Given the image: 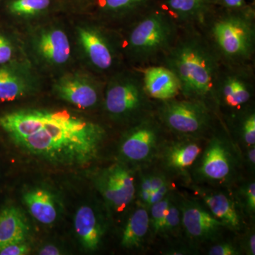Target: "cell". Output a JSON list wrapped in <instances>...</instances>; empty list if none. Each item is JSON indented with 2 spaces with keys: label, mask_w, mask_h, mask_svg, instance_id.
I'll return each mask as SVG.
<instances>
[{
  "label": "cell",
  "mask_w": 255,
  "mask_h": 255,
  "mask_svg": "<svg viewBox=\"0 0 255 255\" xmlns=\"http://www.w3.org/2000/svg\"><path fill=\"white\" fill-rule=\"evenodd\" d=\"M102 126L65 112H47L42 129L13 141L25 152L63 165H85L98 154L105 139Z\"/></svg>",
  "instance_id": "obj_1"
},
{
  "label": "cell",
  "mask_w": 255,
  "mask_h": 255,
  "mask_svg": "<svg viewBox=\"0 0 255 255\" xmlns=\"http://www.w3.org/2000/svg\"><path fill=\"white\" fill-rule=\"evenodd\" d=\"M160 65L177 77L181 97L204 102L217 114L214 90L221 63L197 26L181 27Z\"/></svg>",
  "instance_id": "obj_2"
},
{
  "label": "cell",
  "mask_w": 255,
  "mask_h": 255,
  "mask_svg": "<svg viewBox=\"0 0 255 255\" xmlns=\"http://www.w3.org/2000/svg\"><path fill=\"white\" fill-rule=\"evenodd\" d=\"M197 27L223 65L255 64V4L241 10L213 6Z\"/></svg>",
  "instance_id": "obj_3"
},
{
  "label": "cell",
  "mask_w": 255,
  "mask_h": 255,
  "mask_svg": "<svg viewBox=\"0 0 255 255\" xmlns=\"http://www.w3.org/2000/svg\"><path fill=\"white\" fill-rule=\"evenodd\" d=\"M120 33L127 67L141 70L160 65L177 41L181 26L157 5L128 25Z\"/></svg>",
  "instance_id": "obj_4"
},
{
  "label": "cell",
  "mask_w": 255,
  "mask_h": 255,
  "mask_svg": "<svg viewBox=\"0 0 255 255\" xmlns=\"http://www.w3.org/2000/svg\"><path fill=\"white\" fill-rule=\"evenodd\" d=\"M154 113L165 129L177 138L204 139L216 128L219 116L200 101L179 97L154 101Z\"/></svg>",
  "instance_id": "obj_5"
},
{
  "label": "cell",
  "mask_w": 255,
  "mask_h": 255,
  "mask_svg": "<svg viewBox=\"0 0 255 255\" xmlns=\"http://www.w3.org/2000/svg\"><path fill=\"white\" fill-rule=\"evenodd\" d=\"M104 92V108L112 119L136 123L153 113L154 101L147 96L140 71L121 69L109 77Z\"/></svg>",
  "instance_id": "obj_6"
},
{
  "label": "cell",
  "mask_w": 255,
  "mask_h": 255,
  "mask_svg": "<svg viewBox=\"0 0 255 255\" xmlns=\"http://www.w3.org/2000/svg\"><path fill=\"white\" fill-rule=\"evenodd\" d=\"M255 90V64H221L214 97L218 116L226 118L253 105Z\"/></svg>",
  "instance_id": "obj_7"
},
{
  "label": "cell",
  "mask_w": 255,
  "mask_h": 255,
  "mask_svg": "<svg viewBox=\"0 0 255 255\" xmlns=\"http://www.w3.org/2000/svg\"><path fill=\"white\" fill-rule=\"evenodd\" d=\"M98 26H85L78 28V38L87 60L96 71L114 74L119 71L124 56L120 35L115 38L113 32Z\"/></svg>",
  "instance_id": "obj_8"
},
{
  "label": "cell",
  "mask_w": 255,
  "mask_h": 255,
  "mask_svg": "<svg viewBox=\"0 0 255 255\" xmlns=\"http://www.w3.org/2000/svg\"><path fill=\"white\" fill-rule=\"evenodd\" d=\"M167 133L153 112L132 124L122 140L121 153L133 163L150 162L158 156Z\"/></svg>",
  "instance_id": "obj_9"
},
{
  "label": "cell",
  "mask_w": 255,
  "mask_h": 255,
  "mask_svg": "<svg viewBox=\"0 0 255 255\" xmlns=\"http://www.w3.org/2000/svg\"><path fill=\"white\" fill-rule=\"evenodd\" d=\"M216 129L210 135L196 173L203 182L224 184L230 182L236 172V158L228 141L217 135Z\"/></svg>",
  "instance_id": "obj_10"
},
{
  "label": "cell",
  "mask_w": 255,
  "mask_h": 255,
  "mask_svg": "<svg viewBox=\"0 0 255 255\" xmlns=\"http://www.w3.org/2000/svg\"><path fill=\"white\" fill-rule=\"evenodd\" d=\"M159 0H95L93 9L99 22L112 23L122 29L157 4Z\"/></svg>",
  "instance_id": "obj_11"
},
{
  "label": "cell",
  "mask_w": 255,
  "mask_h": 255,
  "mask_svg": "<svg viewBox=\"0 0 255 255\" xmlns=\"http://www.w3.org/2000/svg\"><path fill=\"white\" fill-rule=\"evenodd\" d=\"M99 188L105 200L119 211L130 204L136 191L131 171L122 164L106 169L99 179Z\"/></svg>",
  "instance_id": "obj_12"
},
{
  "label": "cell",
  "mask_w": 255,
  "mask_h": 255,
  "mask_svg": "<svg viewBox=\"0 0 255 255\" xmlns=\"http://www.w3.org/2000/svg\"><path fill=\"white\" fill-rule=\"evenodd\" d=\"M179 206L182 214V226L187 236L194 241L214 239L226 227L209 211L195 201L184 199Z\"/></svg>",
  "instance_id": "obj_13"
},
{
  "label": "cell",
  "mask_w": 255,
  "mask_h": 255,
  "mask_svg": "<svg viewBox=\"0 0 255 255\" xmlns=\"http://www.w3.org/2000/svg\"><path fill=\"white\" fill-rule=\"evenodd\" d=\"M55 90L60 99L82 109L96 107L102 95V85L98 82L75 75L60 79Z\"/></svg>",
  "instance_id": "obj_14"
},
{
  "label": "cell",
  "mask_w": 255,
  "mask_h": 255,
  "mask_svg": "<svg viewBox=\"0 0 255 255\" xmlns=\"http://www.w3.org/2000/svg\"><path fill=\"white\" fill-rule=\"evenodd\" d=\"M147 96L153 101H165L180 96V85L172 71L162 65L139 70Z\"/></svg>",
  "instance_id": "obj_15"
},
{
  "label": "cell",
  "mask_w": 255,
  "mask_h": 255,
  "mask_svg": "<svg viewBox=\"0 0 255 255\" xmlns=\"http://www.w3.org/2000/svg\"><path fill=\"white\" fill-rule=\"evenodd\" d=\"M202 139L178 138L159 151L164 167L176 173H184L190 168L202 152Z\"/></svg>",
  "instance_id": "obj_16"
},
{
  "label": "cell",
  "mask_w": 255,
  "mask_h": 255,
  "mask_svg": "<svg viewBox=\"0 0 255 255\" xmlns=\"http://www.w3.org/2000/svg\"><path fill=\"white\" fill-rule=\"evenodd\" d=\"M157 6L182 26H198L212 9L214 0H159Z\"/></svg>",
  "instance_id": "obj_17"
},
{
  "label": "cell",
  "mask_w": 255,
  "mask_h": 255,
  "mask_svg": "<svg viewBox=\"0 0 255 255\" xmlns=\"http://www.w3.org/2000/svg\"><path fill=\"white\" fill-rule=\"evenodd\" d=\"M47 111L25 110L0 117V127L12 140L39 131L46 122Z\"/></svg>",
  "instance_id": "obj_18"
},
{
  "label": "cell",
  "mask_w": 255,
  "mask_h": 255,
  "mask_svg": "<svg viewBox=\"0 0 255 255\" xmlns=\"http://www.w3.org/2000/svg\"><path fill=\"white\" fill-rule=\"evenodd\" d=\"M37 48L41 56L53 65H63L71 54L70 41L60 28H50L42 32L37 40Z\"/></svg>",
  "instance_id": "obj_19"
},
{
  "label": "cell",
  "mask_w": 255,
  "mask_h": 255,
  "mask_svg": "<svg viewBox=\"0 0 255 255\" xmlns=\"http://www.w3.org/2000/svg\"><path fill=\"white\" fill-rule=\"evenodd\" d=\"M199 190V195L202 198L210 212L216 219L230 229L233 231L241 230V216L238 214L235 203L229 196L222 192H207L201 191V189Z\"/></svg>",
  "instance_id": "obj_20"
},
{
  "label": "cell",
  "mask_w": 255,
  "mask_h": 255,
  "mask_svg": "<svg viewBox=\"0 0 255 255\" xmlns=\"http://www.w3.org/2000/svg\"><path fill=\"white\" fill-rule=\"evenodd\" d=\"M26 219L17 208H4L0 212V250L13 243L23 242L27 237Z\"/></svg>",
  "instance_id": "obj_21"
},
{
  "label": "cell",
  "mask_w": 255,
  "mask_h": 255,
  "mask_svg": "<svg viewBox=\"0 0 255 255\" xmlns=\"http://www.w3.org/2000/svg\"><path fill=\"white\" fill-rule=\"evenodd\" d=\"M75 229L85 249L94 251L99 248L103 231L95 211L90 206H82L77 211Z\"/></svg>",
  "instance_id": "obj_22"
},
{
  "label": "cell",
  "mask_w": 255,
  "mask_h": 255,
  "mask_svg": "<svg viewBox=\"0 0 255 255\" xmlns=\"http://www.w3.org/2000/svg\"><path fill=\"white\" fill-rule=\"evenodd\" d=\"M23 198L30 214L40 223L49 225L56 220V206L53 196L48 191L33 189L25 193Z\"/></svg>",
  "instance_id": "obj_23"
},
{
  "label": "cell",
  "mask_w": 255,
  "mask_h": 255,
  "mask_svg": "<svg viewBox=\"0 0 255 255\" xmlns=\"http://www.w3.org/2000/svg\"><path fill=\"white\" fill-rule=\"evenodd\" d=\"M150 230L148 209L140 205L130 215L124 228L122 246L127 249L141 246Z\"/></svg>",
  "instance_id": "obj_24"
},
{
  "label": "cell",
  "mask_w": 255,
  "mask_h": 255,
  "mask_svg": "<svg viewBox=\"0 0 255 255\" xmlns=\"http://www.w3.org/2000/svg\"><path fill=\"white\" fill-rule=\"evenodd\" d=\"M60 4L59 0H6L5 9L12 16L31 17L50 12Z\"/></svg>",
  "instance_id": "obj_25"
},
{
  "label": "cell",
  "mask_w": 255,
  "mask_h": 255,
  "mask_svg": "<svg viewBox=\"0 0 255 255\" xmlns=\"http://www.w3.org/2000/svg\"><path fill=\"white\" fill-rule=\"evenodd\" d=\"M27 91V85L22 77L13 70L0 68V101H13Z\"/></svg>",
  "instance_id": "obj_26"
},
{
  "label": "cell",
  "mask_w": 255,
  "mask_h": 255,
  "mask_svg": "<svg viewBox=\"0 0 255 255\" xmlns=\"http://www.w3.org/2000/svg\"><path fill=\"white\" fill-rule=\"evenodd\" d=\"M167 185H169L168 181L167 178L162 174H152L144 176L141 179L139 187L140 205L147 207L150 194Z\"/></svg>",
  "instance_id": "obj_27"
},
{
  "label": "cell",
  "mask_w": 255,
  "mask_h": 255,
  "mask_svg": "<svg viewBox=\"0 0 255 255\" xmlns=\"http://www.w3.org/2000/svg\"><path fill=\"white\" fill-rule=\"evenodd\" d=\"M170 199L171 195L169 193L162 200L159 201L158 202L152 204L149 207L150 208V213H149L150 229L154 235L160 234Z\"/></svg>",
  "instance_id": "obj_28"
},
{
  "label": "cell",
  "mask_w": 255,
  "mask_h": 255,
  "mask_svg": "<svg viewBox=\"0 0 255 255\" xmlns=\"http://www.w3.org/2000/svg\"><path fill=\"white\" fill-rule=\"evenodd\" d=\"M182 226V214L179 205L171 198L160 234L174 235L178 233Z\"/></svg>",
  "instance_id": "obj_29"
},
{
  "label": "cell",
  "mask_w": 255,
  "mask_h": 255,
  "mask_svg": "<svg viewBox=\"0 0 255 255\" xmlns=\"http://www.w3.org/2000/svg\"><path fill=\"white\" fill-rule=\"evenodd\" d=\"M254 4L248 2V0H214L215 6L230 10L245 9Z\"/></svg>",
  "instance_id": "obj_30"
},
{
  "label": "cell",
  "mask_w": 255,
  "mask_h": 255,
  "mask_svg": "<svg viewBox=\"0 0 255 255\" xmlns=\"http://www.w3.org/2000/svg\"><path fill=\"white\" fill-rule=\"evenodd\" d=\"M29 253V246L24 241L13 243L0 250L1 255H24Z\"/></svg>",
  "instance_id": "obj_31"
},
{
  "label": "cell",
  "mask_w": 255,
  "mask_h": 255,
  "mask_svg": "<svg viewBox=\"0 0 255 255\" xmlns=\"http://www.w3.org/2000/svg\"><path fill=\"white\" fill-rule=\"evenodd\" d=\"M13 46L9 40L0 34V65L9 62L12 58Z\"/></svg>",
  "instance_id": "obj_32"
},
{
  "label": "cell",
  "mask_w": 255,
  "mask_h": 255,
  "mask_svg": "<svg viewBox=\"0 0 255 255\" xmlns=\"http://www.w3.org/2000/svg\"><path fill=\"white\" fill-rule=\"evenodd\" d=\"M237 248L230 243H220L211 247L209 251L210 255H238Z\"/></svg>",
  "instance_id": "obj_33"
},
{
  "label": "cell",
  "mask_w": 255,
  "mask_h": 255,
  "mask_svg": "<svg viewBox=\"0 0 255 255\" xmlns=\"http://www.w3.org/2000/svg\"><path fill=\"white\" fill-rule=\"evenodd\" d=\"M247 208L251 214L255 211V184L252 182L244 189Z\"/></svg>",
  "instance_id": "obj_34"
},
{
  "label": "cell",
  "mask_w": 255,
  "mask_h": 255,
  "mask_svg": "<svg viewBox=\"0 0 255 255\" xmlns=\"http://www.w3.org/2000/svg\"><path fill=\"white\" fill-rule=\"evenodd\" d=\"M38 254L41 255H60V251L56 247L52 246V245H48V246H44L43 248H41Z\"/></svg>",
  "instance_id": "obj_35"
},
{
  "label": "cell",
  "mask_w": 255,
  "mask_h": 255,
  "mask_svg": "<svg viewBox=\"0 0 255 255\" xmlns=\"http://www.w3.org/2000/svg\"><path fill=\"white\" fill-rule=\"evenodd\" d=\"M246 249L248 250V254L255 255V236L254 233L251 235L248 238L246 245Z\"/></svg>",
  "instance_id": "obj_36"
},
{
  "label": "cell",
  "mask_w": 255,
  "mask_h": 255,
  "mask_svg": "<svg viewBox=\"0 0 255 255\" xmlns=\"http://www.w3.org/2000/svg\"><path fill=\"white\" fill-rule=\"evenodd\" d=\"M60 2H68L70 4H82L85 7L90 8L95 0H59Z\"/></svg>",
  "instance_id": "obj_37"
},
{
  "label": "cell",
  "mask_w": 255,
  "mask_h": 255,
  "mask_svg": "<svg viewBox=\"0 0 255 255\" xmlns=\"http://www.w3.org/2000/svg\"><path fill=\"white\" fill-rule=\"evenodd\" d=\"M248 158L250 163L252 166L255 167V145L251 146V148L250 149L248 152Z\"/></svg>",
  "instance_id": "obj_38"
}]
</instances>
